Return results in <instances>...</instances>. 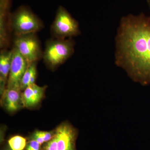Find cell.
I'll return each instance as SVG.
<instances>
[{
    "mask_svg": "<svg viewBox=\"0 0 150 150\" xmlns=\"http://www.w3.org/2000/svg\"><path fill=\"white\" fill-rule=\"evenodd\" d=\"M15 36L14 47L16 48L29 64L37 62L42 58L43 51L35 33Z\"/></svg>",
    "mask_w": 150,
    "mask_h": 150,
    "instance_id": "5",
    "label": "cell"
},
{
    "mask_svg": "<svg viewBox=\"0 0 150 150\" xmlns=\"http://www.w3.org/2000/svg\"><path fill=\"white\" fill-rule=\"evenodd\" d=\"M8 144L9 146L12 150H23L26 146L27 142L24 137L16 136L9 139Z\"/></svg>",
    "mask_w": 150,
    "mask_h": 150,
    "instance_id": "14",
    "label": "cell"
},
{
    "mask_svg": "<svg viewBox=\"0 0 150 150\" xmlns=\"http://www.w3.org/2000/svg\"><path fill=\"white\" fill-rule=\"evenodd\" d=\"M41 150H58L57 141L55 135L52 139L43 144Z\"/></svg>",
    "mask_w": 150,
    "mask_h": 150,
    "instance_id": "15",
    "label": "cell"
},
{
    "mask_svg": "<svg viewBox=\"0 0 150 150\" xmlns=\"http://www.w3.org/2000/svg\"><path fill=\"white\" fill-rule=\"evenodd\" d=\"M13 50H1L0 53V82L6 83L10 71Z\"/></svg>",
    "mask_w": 150,
    "mask_h": 150,
    "instance_id": "11",
    "label": "cell"
},
{
    "mask_svg": "<svg viewBox=\"0 0 150 150\" xmlns=\"http://www.w3.org/2000/svg\"><path fill=\"white\" fill-rule=\"evenodd\" d=\"M41 145L35 140L30 139L27 142L25 150H41Z\"/></svg>",
    "mask_w": 150,
    "mask_h": 150,
    "instance_id": "16",
    "label": "cell"
},
{
    "mask_svg": "<svg viewBox=\"0 0 150 150\" xmlns=\"http://www.w3.org/2000/svg\"><path fill=\"white\" fill-rule=\"evenodd\" d=\"M11 0H0V47L5 49L9 43L8 29Z\"/></svg>",
    "mask_w": 150,
    "mask_h": 150,
    "instance_id": "8",
    "label": "cell"
},
{
    "mask_svg": "<svg viewBox=\"0 0 150 150\" xmlns=\"http://www.w3.org/2000/svg\"><path fill=\"white\" fill-rule=\"evenodd\" d=\"M46 87L40 86L35 83L28 86L21 94L23 107L30 108L39 104L44 96Z\"/></svg>",
    "mask_w": 150,
    "mask_h": 150,
    "instance_id": "9",
    "label": "cell"
},
{
    "mask_svg": "<svg viewBox=\"0 0 150 150\" xmlns=\"http://www.w3.org/2000/svg\"><path fill=\"white\" fill-rule=\"evenodd\" d=\"M12 50V59L6 88L21 90L22 79L29 64L16 48L13 47Z\"/></svg>",
    "mask_w": 150,
    "mask_h": 150,
    "instance_id": "6",
    "label": "cell"
},
{
    "mask_svg": "<svg viewBox=\"0 0 150 150\" xmlns=\"http://www.w3.org/2000/svg\"><path fill=\"white\" fill-rule=\"evenodd\" d=\"M58 150H76L78 131L69 123H62L55 130Z\"/></svg>",
    "mask_w": 150,
    "mask_h": 150,
    "instance_id": "7",
    "label": "cell"
},
{
    "mask_svg": "<svg viewBox=\"0 0 150 150\" xmlns=\"http://www.w3.org/2000/svg\"><path fill=\"white\" fill-rule=\"evenodd\" d=\"M51 30L53 37L59 39L72 38L81 34L79 23L62 6L57 10Z\"/></svg>",
    "mask_w": 150,
    "mask_h": 150,
    "instance_id": "4",
    "label": "cell"
},
{
    "mask_svg": "<svg viewBox=\"0 0 150 150\" xmlns=\"http://www.w3.org/2000/svg\"><path fill=\"white\" fill-rule=\"evenodd\" d=\"M37 62L30 63L25 71L21 84V90L24 91L28 86L35 83L37 77Z\"/></svg>",
    "mask_w": 150,
    "mask_h": 150,
    "instance_id": "12",
    "label": "cell"
},
{
    "mask_svg": "<svg viewBox=\"0 0 150 150\" xmlns=\"http://www.w3.org/2000/svg\"><path fill=\"white\" fill-rule=\"evenodd\" d=\"M115 64L143 86L150 84V17L121 18L115 38Z\"/></svg>",
    "mask_w": 150,
    "mask_h": 150,
    "instance_id": "1",
    "label": "cell"
},
{
    "mask_svg": "<svg viewBox=\"0 0 150 150\" xmlns=\"http://www.w3.org/2000/svg\"><path fill=\"white\" fill-rule=\"evenodd\" d=\"M43 26L41 20L28 7L21 6L11 14L9 27L15 36L36 33Z\"/></svg>",
    "mask_w": 150,
    "mask_h": 150,
    "instance_id": "3",
    "label": "cell"
},
{
    "mask_svg": "<svg viewBox=\"0 0 150 150\" xmlns=\"http://www.w3.org/2000/svg\"><path fill=\"white\" fill-rule=\"evenodd\" d=\"M75 45L72 38L50 39L46 42L42 58L47 66L55 68L72 56Z\"/></svg>",
    "mask_w": 150,
    "mask_h": 150,
    "instance_id": "2",
    "label": "cell"
},
{
    "mask_svg": "<svg viewBox=\"0 0 150 150\" xmlns=\"http://www.w3.org/2000/svg\"><path fill=\"white\" fill-rule=\"evenodd\" d=\"M147 1L148 4H149V6L150 8V0H147Z\"/></svg>",
    "mask_w": 150,
    "mask_h": 150,
    "instance_id": "18",
    "label": "cell"
},
{
    "mask_svg": "<svg viewBox=\"0 0 150 150\" xmlns=\"http://www.w3.org/2000/svg\"><path fill=\"white\" fill-rule=\"evenodd\" d=\"M4 150H12L11 149L9 146H8Z\"/></svg>",
    "mask_w": 150,
    "mask_h": 150,
    "instance_id": "17",
    "label": "cell"
},
{
    "mask_svg": "<svg viewBox=\"0 0 150 150\" xmlns=\"http://www.w3.org/2000/svg\"><path fill=\"white\" fill-rule=\"evenodd\" d=\"M55 135V130L51 131H36L33 133L30 139L35 140L42 145L52 139Z\"/></svg>",
    "mask_w": 150,
    "mask_h": 150,
    "instance_id": "13",
    "label": "cell"
},
{
    "mask_svg": "<svg viewBox=\"0 0 150 150\" xmlns=\"http://www.w3.org/2000/svg\"><path fill=\"white\" fill-rule=\"evenodd\" d=\"M21 91L14 88H6L2 94L3 107L10 112H15L23 107Z\"/></svg>",
    "mask_w": 150,
    "mask_h": 150,
    "instance_id": "10",
    "label": "cell"
}]
</instances>
